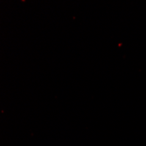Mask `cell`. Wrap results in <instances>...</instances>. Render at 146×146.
<instances>
[]
</instances>
